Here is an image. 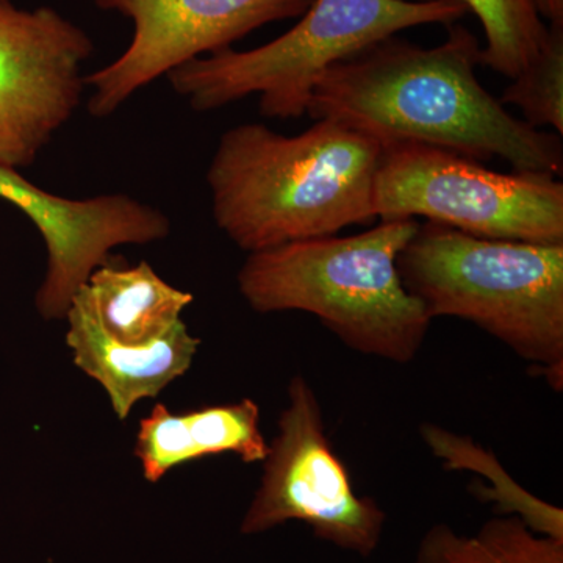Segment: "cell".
<instances>
[{
	"instance_id": "13",
	"label": "cell",
	"mask_w": 563,
	"mask_h": 563,
	"mask_svg": "<svg viewBox=\"0 0 563 563\" xmlns=\"http://www.w3.org/2000/svg\"><path fill=\"white\" fill-rule=\"evenodd\" d=\"M102 331L124 344H147L172 331L192 295L166 284L150 263L109 262L91 273L76 292Z\"/></svg>"
},
{
	"instance_id": "17",
	"label": "cell",
	"mask_w": 563,
	"mask_h": 563,
	"mask_svg": "<svg viewBox=\"0 0 563 563\" xmlns=\"http://www.w3.org/2000/svg\"><path fill=\"white\" fill-rule=\"evenodd\" d=\"M499 101L520 109L531 128H551L563 135V24L548 25L542 51Z\"/></svg>"
},
{
	"instance_id": "18",
	"label": "cell",
	"mask_w": 563,
	"mask_h": 563,
	"mask_svg": "<svg viewBox=\"0 0 563 563\" xmlns=\"http://www.w3.org/2000/svg\"><path fill=\"white\" fill-rule=\"evenodd\" d=\"M540 18H547L550 24H563V0H532Z\"/></svg>"
},
{
	"instance_id": "12",
	"label": "cell",
	"mask_w": 563,
	"mask_h": 563,
	"mask_svg": "<svg viewBox=\"0 0 563 563\" xmlns=\"http://www.w3.org/2000/svg\"><path fill=\"white\" fill-rule=\"evenodd\" d=\"M221 454H235L244 463L265 461L268 443L257 402L242 399L179 413L157 404L140 422L135 455L150 483L185 463Z\"/></svg>"
},
{
	"instance_id": "15",
	"label": "cell",
	"mask_w": 563,
	"mask_h": 563,
	"mask_svg": "<svg viewBox=\"0 0 563 563\" xmlns=\"http://www.w3.org/2000/svg\"><path fill=\"white\" fill-rule=\"evenodd\" d=\"M415 563H563V542L533 532L520 518L496 515L470 536L446 523L431 526Z\"/></svg>"
},
{
	"instance_id": "1",
	"label": "cell",
	"mask_w": 563,
	"mask_h": 563,
	"mask_svg": "<svg viewBox=\"0 0 563 563\" xmlns=\"http://www.w3.org/2000/svg\"><path fill=\"white\" fill-rule=\"evenodd\" d=\"M435 47L387 38L336 63L314 84L307 113L380 144L417 143L476 162L501 157L515 172L558 176L561 136L531 128L477 80L479 40L448 25Z\"/></svg>"
},
{
	"instance_id": "14",
	"label": "cell",
	"mask_w": 563,
	"mask_h": 563,
	"mask_svg": "<svg viewBox=\"0 0 563 563\" xmlns=\"http://www.w3.org/2000/svg\"><path fill=\"white\" fill-rule=\"evenodd\" d=\"M422 442L450 472H473L487 479L474 484L472 493L481 503L493 504L496 515L517 517L533 532L563 542V510L543 501L515 483L495 454L461 435L437 424H422Z\"/></svg>"
},
{
	"instance_id": "2",
	"label": "cell",
	"mask_w": 563,
	"mask_h": 563,
	"mask_svg": "<svg viewBox=\"0 0 563 563\" xmlns=\"http://www.w3.org/2000/svg\"><path fill=\"white\" fill-rule=\"evenodd\" d=\"M380 155L377 141L329 120L291 136L236 125L207 172L214 222L250 254L372 224Z\"/></svg>"
},
{
	"instance_id": "10",
	"label": "cell",
	"mask_w": 563,
	"mask_h": 563,
	"mask_svg": "<svg viewBox=\"0 0 563 563\" xmlns=\"http://www.w3.org/2000/svg\"><path fill=\"white\" fill-rule=\"evenodd\" d=\"M0 199L20 209L47 247V273L36 292L41 317L68 313L76 292L122 244L161 242L172 232L162 210L125 195L68 199L32 184L18 169L0 166Z\"/></svg>"
},
{
	"instance_id": "6",
	"label": "cell",
	"mask_w": 563,
	"mask_h": 563,
	"mask_svg": "<svg viewBox=\"0 0 563 563\" xmlns=\"http://www.w3.org/2000/svg\"><path fill=\"white\" fill-rule=\"evenodd\" d=\"M374 214L422 217L481 239L563 244V184L550 174L492 172L426 144H391L374 180Z\"/></svg>"
},
{
	"instance_id": "3",
	"label": "cell",
	"mask_w": 563,
	"mask_h": 563,
	"mask_svg": "<svg viewBox=\"0 0 563 563\" xmlns=\"http://www.w3.org/2000/svg\"><path fill=\"white\" fill-rule=\"evenodd\" d=\"M418 224L413 218L380 221L357 235L254 252L240 269V292L257 313L313 314L350 350L407 365L432 322L398 272Z\"/></svg>"
},
{
	"instance_id": "5",
	"label": "cell",
	"mask_w": 563,
	"mask_h": 563,
	"mask_svg": "<svg viewBox=\"0 0 563 563\" xmlns=\"http://www.w3.org/2000/svg\"><path fill=\"white\" fill-rule=\"evenodd\" d=\"M468 13L463 0H313L279 38L250 51L232 47L169 73L174 91L196 111L261 96L266 118L307 113L314 84L336 63L418 25H453Z\"/></svg>"
},
{
	"instance_id": "16",
	"label": "cell",
	"mask_w": 563,
	"mask_h": 563,
	"mask_svg": "<svg viewBox=\"0 0 563 563\" xmlns=\"http://www.w3.org/2000/svg\"><path fill=\"white\" fill-rule=\"evenodd\" d=\"M431 2V0H406ZM479 18L487 44L481 51V65L490 66L504 77L515 79L542 51L548 25L537 13L532 0H463Z\"/></svg>"
},
{
	"instance_id": "9",
	"label": "cell",
	"mask_w": 563,
	"mask_h": 563,
	"mask_svg": "<svg viewBox=\"0 0 563 563\" xmlns=\"http://www.w3.org/2000/svg\"><path fill=\"white\" fill-rule=\"evenodd\" d=\"M133 22V38L117 60L85 77L88 111L106 118L165 74L222 49L272 22L306 13L313 0H91Z\"/></svg>"
},
{
	"instance_id": "7",
	"label": "cell",
	"mask_w": 563,
	"mask_h": 563,
	"mask_svg": "<svg viewBox=\"0 0 563 563\" xmlns=\"http://www.w3.org/2000/svg\"><path fill=\"white\" fill-rule=\"evenodd\" d=\"M288 521H302L318 540L361 558L376 553L387 523L383 507L352 487L346 465L325 433L321 402L302 376L288 385V406L240 531L255 536Z\"/></svg>"
},
{
	"instance_id": "4",
	"label": "cell",
	"mask_w": 563,
	"mask_h": 563,
	"mask_svg": "<svg viewBox=\"0 0 563 563\" xmlns=\"http://www.w3.org/2000/svg\"><path fill=\"white\" fill-rule=\"evenodd\" d=\"M398 272L431 320L472 322L562 390L563 244L481 239L428 221Z\"/></svg>"
},
{
	"instance_id": "8",
	"label": "cell",
	"mask_w": 563,
	"mask_h": 563,
	"mask_svg": "<svg viewBox=\"0 0 563 563\" xmlns=\"http://www.w3.org/2000/svg\"><path fill=\"white\" fill-rule=\"evenodd\" d=\"M92 52L90 35L57 10L0 0V166H31L74 117Z\"/></svg>"
},
{
	"instance_id": "11",
	"label": "cell",
	"mask_w": 563,
	"mask_h": 563,
	"mask_svg": "<svg viewBox=\"0 0 563 563\" xmlns=\"http://www.w3.org/2000/svg\"><path fill=\"white\" fill-rule=\"evenodd\" d=\"M65 318L69 324L66 343L74 363L109 393L120 420H125L141 399L155 398L187 373L201 343L190 335L184 321L152 343L133 346L117 342L77 296Z\"/></svg>"
}]
</instances>
